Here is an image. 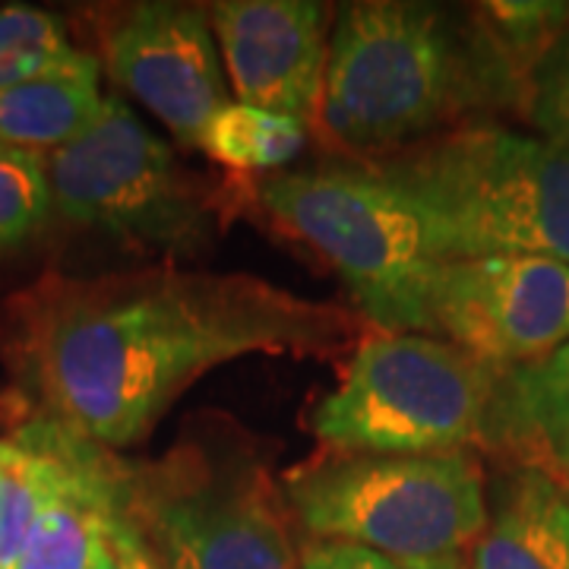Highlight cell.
<instances>
[{"mask_svg": "<svg viewBox=\"0 0 569 569\" xmlns=\"http://www.w3.org/2000/svg\"><path fill=\"white\" fill-rule=\"evenodd\" d=\"M365 339L346 307L250 276L149 266L48 272L10 298L0 355L36 418L96 447H137L200 377L250 355L339 361Z\"/></svg>", "mask_w": 569, "mask_h": 569, "instance_id": "1", "label": "cell"}, {"mask_svg": "<svg viewBox=\"0 0 569 569\" xmlns=\"http://www.w3.org/2000/svg\"><path fill=\"white\" fill-rule=\"evenodd\" d=\"M526 96V80L481 13L418 0L342 3L326 61L320 140L351 162H380L459 127L478 108Z\"/></svg>", "mask_w": 569, "mask_h": 569, "instance_id": "2", "label": "cell"}, {"mask_svg": "<svg viewBox=\"0 0 569 569\" xmlns=\"http://www.w3.org/2000/svg\"><path fill=\"white\" fill-rule=\"evenodd\" d=\"M370 168L418 206L443 260L569 263V149L557 142L468 121Z\"/></svg>", "mask_w": 569, "mask_h": 569, "instance_id": "3", "label": "cell"}, {"mask_svg": "<svg viewBox=\"0 0 569 569\" xmlns=\"http://www.w3.org/2000/svg\"><path fill=\"white\" fill-rule=\"evenodd\" d=\"M121 512L164 569H301L282 481L224 415L159 459H121Z\"/></svg>", "mask_w": 569, "mask_h": 569, "instance_id": "4", "label": "cell"}, {"mask_svg": "<svg viewBox=\"0 0 569 569\" xmlns=\"http://www.w3.org/2000/svg\"><path fill=\"white\" fill-rule=\"evenodd\" d=\"M307 541L377 550L406 569H468L488 526L485 468L475 449L373 456L320 449L282 475Z\"/></svg>", "mask_w": 569, "mask_h": 569, "instance_id": "5", "label": "cell"}, {"mask_svg": "<svg viewBox=\"0 0 569 569\" xmlns=\"http://www.w3.org/2000/svg\"><path fill=\"white\" fill-rule=\"evenodd\" d=\"M507 370L427 332H373L307 425L323 449L421 456L490 447Z\"/></svg>", "mask_w": 569, "mask_h": 569, "instance_id": "6", "label": "cell"}, {"mask_svg": "<svg viewBox=\"0 0 569 569\" xmlns=\"http://www.w3.org/2000/svg\"><path fill=\"white\" fill-rule=\"evenodd\" d=\"M266 216L313 250L380 332L430 336V284L443 263L425 216L370 164H317L260 183Z\"/></svg>", "mask_w": 569, "mask_h": 569, "instance_id": "7", "label": "cell"}, {"mask_svg": "<svg viewBox=\"0 0 569 569\" xmlns=\"http://www.w3.org/2000/svg\"><path fill=\"white\" fill-rule=\"evenodd\" d=\"M44 171L54 216L67 224L174 257L197 253L209 238L203 183L121 96H104L99 121L48 152Z\"/></svg>", "mask_w": 569, "mask_h": 569, "instance_id": "8", "label": "cell"}, {"mask_svg": "<svg viewBox=\"0 0 569 569\" xmlns=\"http://www.w3.org/2000/svg\"><path fill=\"white\" fill-rule=\"evenodd\" d=\"M430 336L516 370L569 342V263L548 257L443 260L430 284Z\"/></svg>", "mask_w": 569, "mask_h": 569, "instance_id": "9", "label": "cell"}, {"mask_svg": "<svg viewBox=\"0 0 569 569\" xmlns=\"http://www.w3.org/2000/svg\"><path fill=\"white\" fill-rule=\"evenodd\" d=\"M99 63L187 149H200L206 123L231 102L209 10L197 3L140 0L104 10Z\"/></svg>", "mask_w": 569, "mask_h": 569, "instance_id": "10", "label": "cell"}, {"mask_svg": "<svg viewBox=\"0 0 569 569\" xmlns=\"http://www.w3.org/2000/svg\"><path fill=\"white\" fill-rule=\"evenodd\" d=\"M206 10L234 102L317 130L332 7L320 0H219Z\"/></svg>", "mask_w": 569, "mask_h": 569, "instance_id": "11", "label": "cell"}, {"mask_svg": "<svg viewBox=\"0 0 569 569\" xmlns=\"http://www.w3.org/2000/svg\"><path fill=\"white\" fill-rule=\"evenodd\" d=\"M121 509V459L63 427V471L13 569H89Z\"/></svg>", "mask_w": 569, "mask_h": 569, "instance_id": "12", "label": "cell"}, {"mask_svg": "<svg viewBox=\"0 0 569 569\" xmlns=\"http://www.w3.org/2000/svg\"><path fill=\"white\" fill-rule=\"evenodd\" d=\"M468 569H569V490L541 468H512L490 490Z\"/></svg>", "mask_w": 569, "mask_h": 569, "instance_id": "13", "label": "cell"}, {"mask_svg": "<svg viewBox=\"0 0 569 569\" xmlns=\"http://www.w3.org/2000/svg\"><path fill=\"white\" fill-rule=\"evenodd\" d=\"M102 63L86 54L61 73L22 82L0 92V146L48 156L99 121L104 96L99 89Z\"/></svg>", "mask_w": 569, "mask_h": 569, "instance_id": "14", "label": "cell"}, {"mask_svg": "<svg viewBox=\"0 0 569 569\" xmlns=\"http://www.w3.org/2000/svg\"><path fill=\"white\" fill-rule=\"evenodd\" d=\"M63 471V427L44 418L0 437V569H13Z\"/></svg>", "mask_w": 569, "mask_h": 569, "instance_id": "15", "label": "cell"}, {"mask_svg": "<svg viewBox=\"0 0 569 569\" xmlns=\"http://www.w3.org/2000/svg\"><path fill=\"white\" fill-rule=\"evenodd\" d=\"M569 430V342L545 361L507 370L493 449H507L519 466H531L538 449Z\"/></svg>", "mask_w": 569, "mask_h": 569, "instance_id": "16", "label": "cell"}, {"mask_svg": "<svg viewBox=\"0 0 569 569\" xmlns=\"http://www.w3.org/2000/svg\"><path fill=\"white\" fill-rule=\"evenodd\" d=\"M310 137L313 130L307 123L231 99L206 123L200 149L231 171L272 178L305 152Z\"/></svg>", "mask_w": 569, "mask_h": 569, "instance_id": "17", "label": "cell"}, {"mask_svg": "<svg viewBox=\"0 0 569 569\" xmlns=\"http://www.w3.org/2000/svg\"><path fill=\"white\" fill-rule=\"evenodd\" d=\"M86 54L70 41L61 17L29 3L0 7V92L61 73Z\"/></svg>", "mask_w": 569, "mask_h": 569, "instance_id": "18", "label": "cell"}, {"mask_svg": "<svg viewBox=\"0 0 569 569\" xmlns=\"http://www.w3.org/2000/svg\"><path fill=\"white\" fill-rule=\"evenodd\" d=\"M54 219L44 156L0 146V253L36 241Z\"/></svg>", "mask_w": 569, "mask_h": 569, "instance_id": "19", "label": "cell"}, {"mask_svg": "<svg viewBox=\"0 0 569 569\" xmlns=\"http://www.w3.org/2000/svg\"><path fill=\"white\" fill-rule=\"evenodd\" d=\"M522 108L538 137L569 149V26L531 67Z\"/></svg>", "mask_w": 569, "mask_h": 569, "instance_id": "20", "label": "cell"}, {"mask_svg": "<svg viewBox=\"0 0 569 569\" xmlns=\"http://www.w3.org/2000/svg\"><path fill=\"white\" fill-rule=\"evenodd\" d=\"M301 569H406L377 550L342 541H307L301 548Z\"/></svg>", "mask_w": 569, "mask_h": 569, "instance_id": "21", "label": "cell"}, {"mask_svg": "<svg viewBox=\"0 0 569 569\" xmlns=\"http://www.w3.org/2000/svg\"><path fill=\"white\" fill-rule=\"evenodd\" d=\"M108 538H111V548H114L118 560H121V569H164L159 563V557L142 541L137 526L123 516L121 509H118V516H114V522L108 529Z\"/></svg>", "mask_w": 569, "mask_h": 569, "instance_id": "22", "label": "cell"}, {"mask_svg": "<svg viewBox=\"0 0 569 569\" xmlns=\"http://www.w3.org/2000/svg\"><path fill=\"white\" fill-rule=\"evenodd\" d=\"M531 466L553 475L569 490V430L560 433V437H553V440H548L545 447L538 449V456L531 459Z\"/></svg>", "mask_w": 569, "mask_h": 569, "instance_id": "23", "label": "cell"}, {"mask_svg": "<svg viewBox=\"0 0 569 569\" xmlns=\"http://www.w3.org/2000/svg\"><path fill=\"white\" fill-rule=\"evenodd\" d=\"M89 569H121V560H118V553L111 548V538H104L99 550H96V560H92V567Z\"/></svg>", "mask_w": 569, "mask_h": 569, "instance_id": "24", "label": "cell"}]
</instances>
